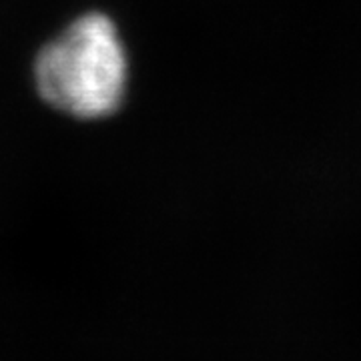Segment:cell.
I'll return each mask as SVG.
<instances>
[{"label": "cell", "mask_w": 361, "mask_h": 361, "mask_svg": "<svg viewBox=\"0 0 361 361\" xmlns=\"http://www.w3.org/2000/svg\"><path fill=\"white\" fill-rule=\"evenodd\" d=\"M127 52L109 16L82 14L37 56L35 82L52 109L77 118L115 113L127 89Z\"/></svg>", "instance_id": "1"}]
</instances>
